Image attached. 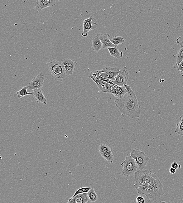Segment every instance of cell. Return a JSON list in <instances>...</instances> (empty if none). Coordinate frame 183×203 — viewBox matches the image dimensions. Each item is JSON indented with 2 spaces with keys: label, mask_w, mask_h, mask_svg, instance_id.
Instances as JSON below:
<instances>
[{
  "label": "cell",
  "mask_w": 183,
  "mask_h": 203,
  "mask_svg": "<svg viewBox=\"0 0 183 203\" xmlns=\"http://www.w3.org/2000/svg\"><path fill=\"white\" fill-rule=\"evenodd\" d=\"M134 187L139 195L157 201L164 194L163 186L156 173L149 170H139L134 175Z\"/></svg>",
  "instance_id": "1"
},
{
  "label": "cell",
  "mask_w": 183,
  "mask_h": 203,
  "mask_svg": "<svg viewBox=\"0 0 183 203\" xmlns=\"http://www.w3.org/2000/svg\"><path fill=\"white\" fill-rule=\"evenodd\" d=\"M125 86L128 91V95L122 99H116L115 104L122 114L131 118H139L141 110L137 97L131 86L127 84Z\"/></svg>",
  "instance_id": "2"
},
{
  "label": "cell",
  "mask_w": 183,
  "mask_h": 203,
  "mask_svg": "<svg viewBox=\"0 0 183 203\" xmlns=\"http://www.w3.org/2000/svg\"><path fill=\"white\" fill-rule=\"evenodd\" d=\"M48 68L51 76L55 80L62 81L66 76L64 65L60 62L56 60L50 62Z\"/></svg>",
  "instance_id": "3"
},
{
  "label": "cell",
  "mask_w": 183,
  "mask_h": 203,
  "mask_svg": "<svg viewBox=\"0 0 183 203\" xmlns=\"http://www.w3.org/2000/svg\"><path fill=\"white\" fill-rule=\"evenodd\" d=\"M121 165L123 169L122 175L128 177L134 175L138 169L135 161L131 156H126L125 160L122 162Z\"/></svg>",
  "instance_id": "4"
},
{
  "label": "cell",
  "mask_w": 183,
  "mask_h": 203,
  "mask_svg": "<svg viewBox=\"0 0 183 203\" xmlns=\"http://www.w3.org/2000/svg\"><path fill=\"white\" fill-rule=\"evenodd\" d=\"M130 156L135 161L139 170L145 169L147 163L150 160L145 152L141 151L137 148H134L132 151Z\"/></svg>",
  "instance_id": "5"
},
{
  "label": "cell",
  "mask_w": 183,
  "mask_h": 203,
  "mask_svg": "<svg viewBox=\"0 0 183 203\" xmlns=\"http://www.w3.org/2000/svg\"><path fill=\"white\" fill-rule=\"evenodd\" d=\"M119 70L118 68L108 66L103 68L102 70H97V72L101 77L105 80L114 81Z\"/></svg>",
  "instance_id": "6"
},
{
  "label": "cell",
  "mask_w": 183,
  "mask_h": 203,
  "mask_svg": "<svg viewBox=\"0 0 183 203\" xmlns=\"http://www.w3.org/2000/svg\"><path fill=\"white\" fill-rule=\"evenodd\" d=\"M129 74L128 69L125 66L119 71L118 74L116 77L115 80L112 81L115 85L119 86H123L126 85L128 80Z\"/></svg>",
  "instance_id": "7"
},
{
  "label": "cell",
  "mask_w": 183,
  "mask_h": 203,
  "mask_svg": "<svg viewBox=\"0 0 183 203\" xmlns=\"http://www.w3.org/2000/svg\"><path fill=\"white\" fill-rule=\"evenodd\" d=\"M46 80L43 73H40L34 77L31 81L29 83L28 89L32 90L36 89H41L43 87V83Z\"/></svg>",
  "instance_id": "8"
},
{
  "label": "cell",
  "mask_w": 183,
  "mask_h": 203,
  "mask_svg": "<svg viewBox=\"0 0 183 203\" xmlns=\"http://www.w3.org/2000/svg\"><path fill=\"white\" fill-rule=\"evenodd\" d=\"M89 78L92 79L97 85L98 87L104 93L111 94V88L114 85L111 84L108 82L94 77H89Z\"/></svg>",
  "instance_id": "9"
},
{
  "label": "cell",
  "mask_w": 183,
  "mask_h": 203,
  "mask_svg": "<svg viewBox=\"0 0 183 203\" xmlns=\"http://www.w3.org/2000/svg\"><path fill=\"white\" fill-rule=\"evenodd\" d=\"M61 63L64 65L66 76L72 75L77 65L76 62L69 59L65 58L62 60Z\"/></svg>",
  "instance_id": "10"
},
{
  "label": "cell",
  "mask_w": 183,
  "mask_h": 203,
  "mask_svg": "<svg viewBox=\"0 0 183 203\" xmlns=\"http://www.w3.org/2000/svg\"><path fill=\"white\" fill-rule=\"evenodd\" d=\"M94 18L91 16L89 18L84 20L83 23V32L82 35L83 37H86L88 36V32L94 30L96 28L95 26L92 24V21Z\"/></svg>",
  "instance_id": "11"
},
{
  "label": "cell",
  "mask_w": 183,
  "mask_h": 203,
  "mask_svg": "<svg viewBox=\"0 0 183 203\" xmlns=\"http://www.w3.org/2000/svg\"><path fill=\"white\" fill-rule=\"evenodd\" d=\"M128 93V90L125 88V86H119L118 85H114L111 88V94H113L118 98L122 99L125 94Z\"/></svg>",
  "instance_id": "12"
},
{
  "label": "cell",
  "mask_w": 183,
  "mask_h": 203,
  "mask_svg": "<svg viewBox=\"0 0 183 203\" xmlns=\"http://www.w3.org/2000/svg\"><path fill=\"white\" fill-rule=\"evenodd\" d=\"M89 197L87 193L80 194L74 197H71L68 201L70 203H86L89 201Z\"/></svg>",
  "instance_id": "13"
},
{
  "label": "cell",
  "mask_w": 183,
  "mask_h": 203,
  "mask_svg": "<svg viewBox=\"0 0 183 203\" xmlns=\"http://www.w3.org/2000/svg\"><path fill=\"white\" fill-rule=\"evenodd\" d=\"M102 33L97 34L93 37L91 43V48L93 50L97 52H98L102 48V43L100 39V36Z\"/></svg>",
  "instance_id": "14"
},
{
  "label": "cell",
  "mask_w": 183,
  "mask_h": 203,
  "mask_svg": "<svg viewBox=\"0 0 183 203\" xmlns=\"http://www.w3.org/2000/svg\"><path fill=\"white\" fill-rule=\"evenodd\" d=\"M34 98L38 103H41L46 105L47 104V100L45 97L41 90L40 89H34L33 92Z\"/></svg>",
  "instance_id": "15"
},
{
  "label": "cell",
  "mask_w": 183,
  "mask_h": 203,
  "mask_svg": "<svg viewBox=\"0 0 183 203\" xmlns=\"http://www.w3.org/2000/svg\"><path fill=\"white\" fill-rule=\"evenodd\" d=\"M56 0H37V7L40 10L55 5Z\"/></svg>",
  "instance_id": "16"
},
{
  "label": "cell",
  "mask_w": 183,
  "mask_h": 203,
  "mask_svg": "<svg viewBox=\"0 0 183 203\" xmlns=\"http://www.w3.org/2000/svg\"><path fill=\"white\" fill-rule=\"evenodd\" d=\"M110 36L109 34L105 33L102 34L100 36V39L102 43V48L104 49L108 47H114L115 46L111 42L110 40Z\"/></svg>",
  "instance_id": "17"
},
{
  "label": "cell",
  "mask_w": 183,
  "mask_h": 203,
  "mask_svg": "<svg viewBox=\"0 0 183 203\" xmlns=\"http://www.w3.org/2000/svg\"><path fill=\"white\" fill-rule=\"evenodd\" d=\"M108 49L111 56L117 59L121 58L123 57V52L119 51L117 46L114 47H108Z\"/></svg>",
  "instance_id": "18"
},
{
  "label": "cell",
  "mask_w": 183,
  "mask_h": 203,
  "mask_svg": "<svg viewBox=\"0 0 183 203\" xmlns=\"http://www.w3.org/2000/svg\"><path fill=\"white\" fill-rule=\"evenodd\" d=\"M110 40L112 43L115 46L123 44L124 43L125 40L124 38L121 36H112L110 37Z\"/></svg>",
  "instance_id": "19"
},
{
  "label": "cell",
  "mask_w": 183,
  "mask_h": 203,
  "mask_svg": "<svg viewBox=\"0 0 183 203\" xmlns=\"http://www.w3.org/2000/svg\"><path fill=\"white\" fill-rule=\"evenodd\" d=\"M28 89V87L24 86L19 91H17L16 94L17 95L18 98H22L24 96L27 95H33V93L27 92Z\"/></svg>",
  "instance_id": "20"
},
{
  "label": "cell",
  "mask_w": 183,
  "mask_h": 203,
  "mask_svg": "<svg viewBox=\"0 0 183 203\" xmlns=\"http://www.w3.org/2000/svg\"><path fill=\"white\" fill-rule=\"evenodd\" d=\"M179 123L176 124L175 132L179 135L183 136V115L180 117Z\"/></svg>",
  "instance_id": "21"
},
{
  "label": "cell",
  "mask_w": 183,
  "mask_h": 203,
  "mask_svg": "<svg viewBox=\"0 0 183 203\" xmlns=\"http://www.w3.org/2000/svg\"><path fill=\"white\" fill-rule=\"evenodd\" d=\"M90 201L91 202H94L98 200V196L93 187H90V190L87 193Z\"/></svg>",
  "instance_id": "22"
},
{
  "label": "cell",
  "mask_w": 183,
  "mask_h": 203,
  "mask_svg": "<svg viewBox=\"0 0 183 203\" xmlns=\"http://www.w3.org/2000/svg\"><path fill=\"white\" fill-rule=\"evenodd\" d=\"M102 157L109 163H112L114 160V156L111 151L100 154Z\"/></svg>",
  "instance_id": "23"
},
{
  "label": "cell",
  "mask_w": 183,
  "mask_h": 203,
  "mask_svg": "<svg viewBox=\"0 0 183 203\" xmlns=\"http://www.w3.org/2000/svg\"><path fill=\"white\" fill-rule=\"evenodd\" d=\"M90 190V187H80L79 189L76 190L74 193V196L72 197L73 198L77 195L80 194L88 193L89 191Z\"/></svg>",
  "instance_id": "24"
},
{
  "label": "cell",
  "mask_w": 183,
  "mask_h": 203,
  "mask_svg": "<svg viewBox=\"0 0 183 203\" xmlns=\"http://www.w3.org/2000/svg\"><path fill=\"white\" fill-rule=\"evenodd\" d=\"M99 150L100 154L111 151V148L108 145L102 144L99 146Z\"/></svg>",
  "instance_id": "25"
},
{
  "label": "cell",
  "mask_w": 183,
  "mask_h": 203,
  "mask_svg": "<svg viewBox=\"0 0 183 203\" xmlns=\"http://www.w3.org/2000/svg\"><path fill=\"white\" fill-rule=\"evenodd\" d=\"M183 60V46H181V49L177 54L176 56V64H179Z\"/></svg>",
  "instance_id": "26"
},
{
  "label": "cell",
  "mask_w": 183,
  "mask_h": 203,
  "mask_svg": "<svg viewBox=\"0 0 183 203\" xmlns=\"http://www.w3.org/2000/svg\"><path fill=\"white\" fill-rule=\"evenodd\" d=\"M175 69L177 70L181 71V72H183V61L179 64H175L174 66Z\"/></svg>",
  "instance_id": "27"
},
{
  "label": "cell",
  "mask_w": 183,
  "mask_h": 203,
  "mask_svg": "<svg viewBox=\"0 0 183 203\" xmlns=\"http://www.w3.org/2000/svg\"><path fill=\"white\" fill-rule=\"evenodd\" d=\"M136 202L137 203H145V200L143 197L141 196H138L136 197Z\"/></svg>",
  "instance_id": "28"
},
{
  "label": "cell",
  "mask_w": 183,
  "mask_h": 203,
  "mask_svg": "<svg viewBox=\"0 0 183 203\" xmlns=\"http://www.w3.org/2000/svg\"><path fill=\"white\" fill-rule=\"evenodd\" d=\"M176 43L181 46H183V36L178 37L176 40Z\"/></svg>",
  "instance_id": "29"
},
{
  "label": "cell",
  "mask_w": 183,
  "mask_h": 203,
  "mask_svg": "<svg viewBox=\"0 0 183 203\" xmlns=\"http://www.w3.org/2000/svg\"><path fill=\"white\" fill-rule=\"evenodd\" d=\"M171 167L175 169H177L178 168H181V165H178V164L176 162H173L171 164Z\"/></svg>",
  "instance_id": "30"
},
{
  "label": "cell",
  "mask_w": 183,
  "mask_h": 203,
  "mask_svg": "<svg viewBox=\"0 0 183 203\" xmlns=\"http://www.w3.org/2000/svg\"><path fill=\"white\" fill-rule=\"evenodd\" d=\"M169 171H170V172L171 173V174H174V173L176 172V169L171 167V168H170Z\"/></svg>",
  "instance_id": "31"
},
{
  "label": "cell",
  "mask_w": 183,
  "mask_h": 203,
  "mask_svg": "<svg viewBox=\"0 0 183 203\" xmlns=\"http://www.w3.org/2000/svg\"><path fill=\"white\" fill-rule=\"evenodd\" d=\"M57 1H66V0H57Z\"/></svg>",
  "instance_id": "32"
},
{
  "label": "cell",
  "mask_w": 183,
  "mask_h": 203,
  "mask_svg": "<svg viewBox=\"0 0 183 203\" xmlns=\"http://www.w3.org/2000/svg\"><path fill=\"white\" fill-rule=\"evenodd\" d=\"M181 75L183 76V72H181Z\"/></svg>",
  "instance_id": "33"
},
{
  "label": "cell",
  "mask_w": 183,
  "mask_h": 203,
  "mask_svg": "<svg viewBox=\"0 0 183 203\" xmlns=\"http://www.w3.org/2000/svg\"></svg>",
  "instance_id": "34"
}]
</instances>
